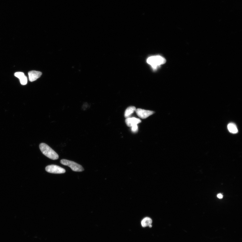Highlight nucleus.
<instances>
[{"label":"nucleus","instance_id":"nucleus-9","mask_svg":"<svg viewBox=\"0 0 242 242\" xmlns=\"http://www.w3.org/2000/svg\"><path fill=\"white\" fill-rule=\"evenodd\" d=\"M228 129L230 132L233 134H236L238 132V129L235 124L233 123H230L228 125Z\"/></svg>","mask_w":242,"mask_h":242},{"label":"nucleus","instance_id":"nucleus-1","mask_svg":"<svg viewBox=\"0 0 242 242\" xmlns=\"http://www.w3.org/2000/svg\"><path fill=\"white\" fill-rule=\"evenodd\" d=\"M39 148L43 154L49 159L54 160L59 159L58 154L46 144L41 143L39 145Z\"/></svg>","mask_w":242,"mask_h":242},{"label":"nucleus","instance_id":"nucleus-3","mask_svg":"<svg viewBox=\"0 0 242 242\" xmlns=\"http://www.w3.org/2000/svg\"><path fill=\"white\" fill-rule=\"evenodd\" d=\"M61 164L68 166L73 171L76 172H81L84 171L83 167L76 163L65 159H62L60 160Z\"/></svg>","mask_w":242,"mask_h":242},{"label":"nucleus","instance_id":"nucleus-14","mask_svg":"<svg viewBox=\"0 0 242 242\" xmlns=\"http://www.w3.org/2000/svg\"><path fill=\"white\" fill-rule=\"evenodd\" d=\"M217 197L220 199H221L223 197V196L221 194H219L217 195Z\"/></svg>","mask_w":242,"mask_h":242},{"label":"nucleus","instance_id":"nucleus-12","mask_svg":"<svg viewBox=\"0 0 242 242\" xmlns=\"http://www.w3.org/2000/svg\"><path fill=\"white\" fill-rule=\"evenodd\" d=\"M14 75H15L16 77L18 78L19 79H20L25 75L24 73L19 72H17L14 74Z\"/></svg>","mask_w":242,"mask_h":242},{"label":"nucleus","instance_id":"nucleus-13","mask_svg":"<svg viewBox=\"0 0 242 242\" xmlns=\"http://www.w3.org/2000/svg\"><path fill=\"white\" fill-rule=\"evenodd\" d=\"M131 130L134 133L137 132L138 130L137 124H135V125L131 126Z\"/></svg>","mask_w":242,"mask_h":242},{"label":"nucleus","instance_id":"nucleus-8","mask_svg":"<svg viewBox=\"0 0 242 242\" xmlns=\"http://www.w3.org/2000/svg\"><path fill=\"white\" fill-rule=\"evenodd\" d=\"M136 108L134 106H130L128 108L124 113V117L126 118H129L134 111H135Z\"/></svg>","mask_w":242,"mask_h":242},{"label":"nucleus","instance_id":"nucleus-11","mask_svg":"<svg viewBox=\"0 0 242 242\" xmlns=\"http://www.w3.org/2000/svg\"><path fill=\"white\" fill-rule=\"evenodd\" d=\"M19 80H20V82L22 85H25L27 84V78L25 75L24 76L20 79H19Z\"/></svg>","mask_w":242,"mask_h":242},{"label":"nucleus","instance_id":"nucleus-15","mask_svg":"<svg viewBox=\"0 0 242 242\" xmlns=\"http://www.w3.org/2000/svg\"><path fill=\"white\" fill-rule=\"evenodd\" d=\"M149 226L150 228H152V225H150Z\"/></svg>","mask_w":242,"mask_h":242},{"label":"nucleus","instance_id":"nucleus-10","mask_svg":"<svg viewBox=\"0 0 242 242\" xmlns=\"http://www.w3.org/2000/svg\"><path fill=\"white\" fill-rule=\"evenodd\" d=\"M152 220L149 218L146 217L141 222V225L143 227L149 226L152 223Z\"/></svg>","mask_w":242,"mask_h":242},{"label":"nucleus","instance_id":"nucleus-7","mask_svg":"<svg viewBox=\"0 0 242 242\" xmlns=\"http://www.w3.org/2000/svg\"><path fill=\"white\" fill-rule=\"evenodd\" d=\"M125 121L127 126L129 127H131L135 124H138L141 122L140 119L135 117L127 118Z\"/></svg>","mask_w":242,"mask_h":242},{"label":"nucleus","instance_id":"nucleus-6","mask_svg":"<svg viewBox=\"0 0 242 242\" xmlns=\"http://www.w3.org/2000/svg\"><path fill=\"white\" fill-rule=\"evenodd\" d=\"M29 79L31 82H33L39 78L42 75L40 72L36 71H31L28 73Z\"/></svg>","mask_w":242,"mask_h":242},{"label":"nucleus","instance_id":"nucleus-2","mask_svg":"<svg viewBox=\"0 0 242 242\" xmlns=\"http://www.w3.org/2000/svg\"><path fill=\"white\" fill-rule=\"evenodd\" d=\"M166 60L164 57L157 55L150 57L147 60V63L154 69H157L162 65L166 63Z\"/></svg>","mask_w":242,"mask_h":242},{"label":"nucleus","instance_id":"nucleus-5","mask_svg":"<svg viewBox=\"0 0 242 242\" xmlns=\"http://www.w3.org/2000/svg\"><path fill=\"white\" fill-rule=\"evenodd\" d=\"M136 112L137 116L140 118L145 119L154 113L153 111H147L141 109H137L136 110Z\"/></svg>","mask_w":242,"mask_h":242},{"label":"nucleus","instance_id":"nucleus-4","mask_svg":"<svg viewBox=\"0 0 242 242\" xmlns=\"http://www.w3.org/2000/svg\"><path fill=\"white\" fill-rule=\"evenodd\" d=\"M46 171L49 173L54 174H61L65 173L66 170L61 167L56 165H51L45 167Z\"/></svg>","mask_w":242,"mask_h":242}]
</instances>
